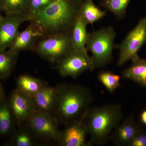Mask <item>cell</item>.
Returning <instances> with one entry per match:
<instances>
[{
    "instance_id": "ba28073f",
    "label": "cell",
    "mask_w": 146,
    "mask_h": 146,
    "mask_svg": "<svg viewBox=\"0 0 146 146\" xmlns=\"http://www.w3.org/2000/svg\"><path fill=\"white\" fill-rule=\"evenodd\" d=\"M26 124L39 140L58 142L61 131L57 119L52 114L35 111Z\"/></svg>"
},
{
    "instance_id": "2e32d148",
    "label": "cell",
    "mask_w": 146,
    "mask_h": 146,
    "mask_svg": "<svg viewBox=\"0 0 146 146\" xmlns=\"http://www.w3.org/2000/svg\"><path fill=\"white\" fill-rule=\"evenodd\" d=\"M132 62L130 66L123 70V78L132 80L146 87V59L139 57Z\"/></svg>"
},
{
    "instance_id": "5b68a950",
    "label": "cell",
    "mask_w": 146,
    "mask_h": 146,
    "mask_svg": "<svg viewBox=\"0 0 146 146\" xmlns=\"http://www.w3.org/2000/svg\"><path fill=\"white\" fill-rule=\"evenodd\" d=\"M74 50L71 33L41 37L32 51L51 63H56Z\"/></svg>"
},
{
    "instance_id": "cb8c5ba5",
    "label": "cell",
    "mask_w": 146,
    "mask_h": 146,
    "mask_svg": "<svg viewBox=\"0 0 146 146\" xmlns=\"http://www.w3.org/2000/svg\"><path fill=\"white\" fill-rule=\"evenodd\" d=\"M28 0H0V9L6 14L25 13Z\"/></svg>"
},
{
    "instance_id": "ac0fdd59",
    "label": "cell",
    "mask_w": 146,
    "mask_h": 146,
    "mask_svg": "<svg viewBox=\"0 0 146 146\" xmlns=\"http://www.w3.org/2000/svg\"><path fill=\"white\" fill-rule=\"evenodd\" d=\"M107 11L99 8L92 0H84L80 6L78 16L88 24H93L104 18Z\"/></svg>"
},
{
    "instance_id": "6da1fadb",
    "label": "cell",
    "mask_w": 146,
    "mask_h": 146,
    "mask_svg": "<svg viewBox=\"0 0 146 146\" xmlns=\"http://www.w3.org/2000/svg\"><path fill=\"white\" fill-rule=\"evenodd\" d=\"M81 2L78 0H54L30 19L42 37L71 33L78 16Z\"/></svg>"
},
{
    "instance_id": "603a6c76",
    "label": "cell",
    "mask_w": 146,
    "mask_h": 146,
    "mask_svg": "<svg viewBox=\"0 0 146 146\" xmlns=\"http://www.w3.org/2000/svg\"><path fill=\"white\" fill-rule=\"evenodd\" d=\"M98 78L110 94L114 93L121 86L120 76L111 71H100L98 74Z\"/></svg>"
},
{
    "instance_id": "f1b7e54d",
    "label": "cell",
    "mask_w": 146,
    "mask_h": 146,
    "mask_svg": "<svg viewBox=\"0 0 146 146\" xmlns=\"http://www.w3.org/2000/svg\"><path fill=\"white\" fill-rule=\"evenodd\" d=\"M2 17L3 16L1 14V9H0V20H1V19Z\"/></svg>"
},
{
    "instance_id": "f546056e",
    "label": "cell",
    "mask_w": 146,
    "mask_h": 146,
    "mask_svg": "<svg viewBox=\"0 0 146 146\" xmlns=\"http://www.w3.org/2000/svg\"><path fill=\"white\" fill-rule=\"evenodd\" d=\"M78 1H84V0H78Z\"/></svg>"
},
{
    "instance_id": "7c38bea8",
    "label": "cell",
    "mask_w": 146,
    "mask_h": 146,
    "mask_svg": "<svg viewBox=\"0 0 146 146\" xmlns=\"http://www.w3.org/2000/svg\"><path fill=\"white\" fill-rule=\"evenodd\" d=\"M141 130L133 115H131L116 128L110 138L115 145L128 146L136 134Z\"/></svg>"
},
{
    "instance_id": "8fae6325",
    "label": "cell",
    "mask_w": 146,
    "mask_h": 146,
    "mask_svg": "<svg viewBox=\"0 0 146 146\" xmlns=\"http://www.w3.org/2000/svg\"><path fill=\"white\" fill-rule=\"evenodd\" d=\"M9 102L18 127L25 124L35 111L31 98L17 89L11 95Z\"/></svg>"
},
{
    "instance_id": "277c9868",
    "label": "cell",
    "mask_w": 146,
    "mask_h": 146,
    "mask_svg": "<svg viewBox=\"0 0 146 146\" xmlns=\"http://www.w3.org/2000/svg\"><path fill=\"white\" fill-rule=\"evenodd\" d=\"M116 33L112 26L103 27L89 33L86 48L92 53L96 68H102L112 59Z\"/></svg>"
},
{
    "instance_id": "83f0119b",
    "label": "cell",
    "mask_w": 146,
    "mask_h": 146,
    "mask_svg": "<svg viewBox=\"0 0 146 146\" xmlns=\"http://www.w3.org/2000/svg\"><path fill=\"white\" fill-rule=\"evenodd\" d=\"M4 92L2 86L0 84V102L3 99Z\"/></svg>"
},
{
    "instance_id": "7402d4cb",
    "label": "cell",
    "mask_w": 146,
    "mask_h": 146,
    "mask_svg": "<svg viewBox=\"0 0 146 146\" xmlns=\"http://www.w3.org/2000/svg\"><path fill=\"white\" fill-rule=\"evenodd\" d=\"M131 0H103L102 6L113 13L117 19L125 18L127 8Z\"/></svg>"
},
{
    "instance_id": "e0dca14e",
    "label": "cell",
    "mask_w": 146,
    "mask_h": 146,
    "mask_svg": "<svg viewBox=\"0 0 146 146\" xmlns=\"http://www.w3.org/2000/svg\"><path fill=\"white\" fill-rule=\"evenodd\" d=\"M87 25L78 16L76 18L71 32L74 50L88 53L86 48L88 34L86 30Z\"/></svg>"
},
{
    "instance_id": "484cf974",
    "label": "cell",
    "mask_w": 146,
    "mask_h": 146,
    "mask_svg": "<svg viewBox=\"0 0 146 146\" xmlns=\"http://www.w3.org/2000/svg\"><path fill=\"white\" fill-rule=\"evenodd\" d=\"M128 146H146V132L141 130L136 134Z\"/></svg>"
},
{
    "instance_id": "ffe728a7",
    "label": "cell",
    "mask_w": 146,
    "mask_h": 146,
    "mask_svg": "<svg viewBox=\"0 0 146 146\" xmlns=\"http://www.w3.org/2000/svg\"><path fill=\"white\" fill-rule=\"evenodd\" d=\"M14 121L16 122L9 102L3 100L0 102V134L5 136L10 133Z\"/></svg>"
},
{
    "instance_id": "9c48e42d",
    "label": "cell",
    "mask_w": 146,
    "mask_h": 146,
    "mask_svg": "<svg viewBox=\"0 0 146 146\" xmlns=\"http://www.w3.org/2000/svg\"><path fill=\"white\" fill-rule=\"evenodd\" d=\"M28 18L24 13H10L0 20V52L7 50L19 32V28Z\"/></svg>"
},
{
    "instance_id": "44dd1931",
    "label": "cell",
    "mask_w": 146,
    "mask_h": 146,
    "mask_svg": "<svg viewBox=\"0 0 146 146\" xmlns=\"http://www.w3.org/2000/svg\"><path fill=\"white\" fill-rule=\"evenodd\" d=\"M18 54L7 50L0 52V78H5L10 75L16 66Z\"/></svg>"
},
{
    "instance_id": "7a4b0ae2",
    "label": "cell",
    "mask_w": 146,
    "mask_h": 146,
    "mask_svg": "<svg viewBox=\"0 0 146 146\" xmlns=\"http://www.w3.org/2000/svg\"><path fill=\"white\" fill-rule=\"evenodd\" d=\"M52 115L66 126L85 117L93 102L91 89L79 84H59Z\"/></svg>"
},
{
    "instance_id": "52a82bcc",
    "label": "cell",
    "mask_w": 146,
    "mask_h": 146,
    "mask_svg": "<svg viewBox=\"0 0 146 146\" xmlns=\"http://www.w3.org/2000/svg\"><path fill=\"white\" fill-rule=\"evenodd\" d=\"M55 69L63 77L76 78L82 73L96 69L88 53L74 50L56 63Z\"/></svg>"
},
{
    "instance_id": "4316f807",
    "label": "cell",
    "mask_w": 146,
    "mask_h": 146,
    "mask_svg": "<svg viewBox=\"0 0 146 146\" xmlns=\"http://www.w3.org/2000/svg\"><path fill=\"white\" fill-rule=\"evenodd\" d=\"M140 118L141 122L144 125H146V109L144 110L141 112Z\"/></svg>"
},
{
    "instance_id": "30bf717a",
    "label": "cell",
    "mask_w": 146,
    "mask_h": 146,
    "mask_svg": "<svg viewBox=\"0 0 146 146\" xmlns=\"http://www.w3.org/2000/svg\"><path fill=\"white\" fill-rule=\"evenodd\" d=\"M85 116L81 119L66 126L65 129L61 131L60 137L57 142L58 145H92V144L90 141H87L86 140V136L88 133L85 123Z\"/></svg>"
},
{
    "instance_id": "3957f363",
    "label": "cell",
    "mask_w": 146,
    "mask_h": 146,
    "mask_svg": "<svg viewBox=\"0 0 146 146\" xmlns=\"http://www.w3.org/2000/svg\"><path fill=\"white\" fill-rule=\"evenodd\" d=\"M123 118L121 108L117 104L91 107L85 118L90 142L97 145L106 143Z\"/></svg>"
},
{
    "instance_id": "9a60e30c",
    "label": "cell",
    "mask_w": 146,
    "mask_h": 146,
    "mask_svg": "<svg viewBox=\"0 0 146 146\" xmlns=\"http://www.w3.org/2000/svg\"><path fill=\"white\" fill-rule=\"evenodd\" d=\"M48 85L44 80L25 74L19 76L17 78L16 89L32 98Z\"/></svg>"
},
{
    "instance_id": "8992f818",
    "label": "cell",
    "mask_w": 146,
    "mask_h": 146,
    "mask_svg": "<svg viewBox=\"0 0 146 146\" xmlns=\"http://www.w3.org/2000/svg\"><path fill=\"white\" fill-rule=\"evenodd\" d=\"M146 42V17L140 20L121 44L115 45L119 51L118 66H121L129 60L139 57L138 52Z\"/></svg>"
},
{
    "instance_id": "d6986e66",
    "label": "cell",
    "mask_w": 146,
    "mask_h": 146,
    "mask_svg": "<svg viewBox=\"0 0 146 146\" xmlns=\"http://www.w3.org/2000/svg\"><path fill=\"white\" fill-rule=\"evenodd\" d=\"M18 130L13 134L10 143L14 146L36 145L39 138L26 124L18 127Z\"/></svg>"
},
{
    "instance_id": "5bb4252c",
    "label": "cell",
    "mask_w": 146,
    "mask_h": 146,
    "mask_svg": "<svg viewBox=\"0 0 146 146\" xmlns=\"http://www.w3.org/2000/svg\"><path fill=\"white\" fill-rule=\"evenodd\" d=\"M56 87L47 85L31 98L35 111L52 114L56 98Z\"/></svg>"
},
{
    "instance_id": "d4e9b609",
    "label": "cell",
    "mask_w": 146,
    "mask_h": 146,
    "mask_svg": "<svg viewBox=\"0 0 146 146\" xmlns=\"http://www.w3.org/2000/svg\"><path fill=\"white\" fill-rule=\"evenodd\" d=\"M54 0H28L27 7L25 14L28 21L33 16L48 5Z\"/></svg>"
},
{
    "instance_id": "4fadbf2b",
    "label": "cell",
    "mask_w": 146,
    "mask_h": 146,
    "mask_svg": "<svg viewBox=\"0 0 146 146\" xmlns=\"http://www.w3.org/2000/svg\"><path fill=\"white\" fill-rule=\"evenodd\" d=\"M42 35L30 23L27 27L22 31H19L12 44L7 50L14 53L34 48Z\"/></svg>"
}]
</instances>
